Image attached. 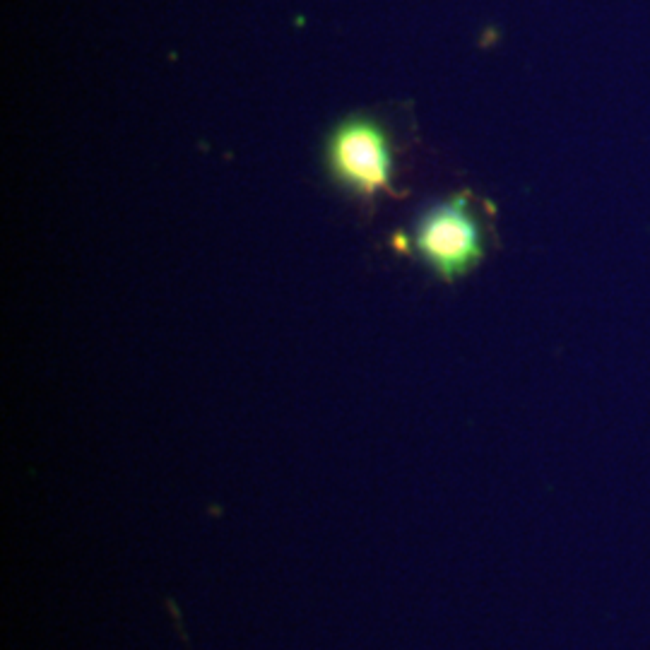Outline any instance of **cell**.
Listing matches in <instances>:
<instances>
[{
    "label": "cell",
    "mask_w": 650,
    "mask_h": 650,
    "mask_svg": "<svg viewBox=\"0 0 650 650\" xmlns=\"http://www.w3.org/2000/svg\"><path fill=\"white\" fill-rule=\"evenodd\" d=\"M164 605L169 607V614H171V619L176 621V629H178V633H181V638H183V640H188V636H186V624H183L181 609H178V607H176V602H173L171 597H166V600H164Z\"/></svg>",
    "instance_id": "3"
},
{
    "label": "cell",
    "mask_w": 650,
    "mask_h": 650,
    "mask_svg": "<svg viewBox=\"0 0 650 650\" xmlns=\"http://www.w3.org/2000/svg\"><path fill=\"white\" fill-rule=\"evenodd\" d=\"M327 162L342 186L364 197L390 191L393 152L385 130L376 120L349 118L332 133L327 144Z\"/></svg>",
    "instance_id": "2"
},
{
    "label": "cell",
    "mask_w": 650,
    "mask_h": 650,
    "mask_svg": "<svg viewBox=\"0 0 650 650\" xmlns=\"http://www.w3.org/2000/svg\"><path fill=\"white\" fill-rule=\"evenodd\" d=\"M414 248L441 279L470 272L484 255V239L467 197L455 195L433 205L419 219Z\"/></svg>",
    "instance_id": "1"
}]
</instances>
